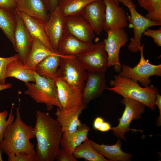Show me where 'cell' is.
Returning a JSON list of instances; mask_svg holds the SVG:
<instances>
[{"label": "cell", "mask_w": 161, "mask_h": 161, "mask_svg": "<svg viewBox=\"0 0 161 161\" xmlns=\"http://www.w3.org/2000/svg\"><path fill=\"white\" fill-rule=\"evenodd\" d=\"M36 118L33 128L37 140L35 161H54L60 147L61 126L48 112L37 110Z\"/></svg>", "instance_id": "1"}, {"label": "cell", "mask_w": 161, "mask_h": 161, "mask_svg": "<svg viewBox=\"0 0 161 161\" xmlns=\"http://www.w3.org/2000/svg\"><path fill=\"white\" fill-rule=\"evenodd\" d=\"M20 109L16 108L15 120L6 128L0 143V148L8 157L22 152L35 155L34 145L30 141L35 137L34 128L22 120Z\"/></svg>", "instance_id": "2"}, {"label": "cell", "mask_w": 161, "mask_h": 161, "mask_svg": "<svg viewBox=\"0 0 161 161\" xmlns=\"http://www.w3.org/2000/svg\"><path fill=\"white\" fill-rule=\"evenodd\" d=\"M109 84L112 87L109 90L127 97L137 100L145 104L152 110L156 109L155 100L159 90L151 85L142 88L134 79L116 75Z\"/></svg>", "instance_id": "3"}, {"label": "cell", "mask_w": 161, "mask_h": 161, "mask_svg": "<svg viewBox=\"0 0 161 161\" xmlns=\"http://www.w3.org/2000/svg\"><path fill=\"white\" fill-rule=\"evenodd\" d=\"M35 83H25L27 87L25 94L36 103H44L47 111L51 110L54 106L62 109L55 80L41 76L35 72Z\"/></svg>", "instance_id": "4"}, {"label": "cell", "mask_w": 161, "mask_h": 161, "mask_svg": "<svg viewBox=\"0 0 161 161\" xmlns=\"http://www.w3.org/2000/svg\"><path fill=\"white\" fill-rule=\"evenodd\" d=\"M117 1L122 3L129 10L130 15L127 16V18L130 22L129 27L133 29L134 36L130 38L128 49L132 52H137L140 51L139 47L141 45V40L143 32L150 27L160 26L161 24L152 21L139 14L136 10V5L131 0Z\"/></svg>", "instance_id": "5"}, {"label": "cell", "mask_w": 161, "mask_h": 161, "mask_svg": "<svg viewBox=\"0 0 161 161\" xmlns=\"http://www.w3.org/2000/svg\"><path fill=\"white\" fill-rule=\"evenodd\" d=\"M57 76L68 83L83 90L87 71L77 56L62 57Z\"/></svg>", "instance_id": "6"}, {"label": "cell", "mask_w": 161, "mask_h": 161, "mask_svg": "<svg viewBox=\"0 0 161 161\" xmlns=\"http://www.w3.org/2000/svg\"><path fill=\"white\" fill-rule=\"evenodd\" d=\"M144 44L139 47L140 58L139 63L133 68L123 64L119 75L134 79L139 81L144 87L148 86L151 82L150 77L153 75L161 76V64L154 65L145 60L143 54Z\"/></svg>", "instance_id": "7"}, {"label": "cell", "mask_w": 161, "mask_h": 161, "mask_svg": "<svg viewBox=\"0 0 161 161\" xmlns=\"http://www.w3.org/2000/svg\"><path fill=\"white\" fill-rule=\"evenodd\" d=\"M123 105H125L124 111L122 116L118 119V125L112 127L114 135L117 137L126 141L125 133L129 131L136 132L140 131L143 135V131L129 128L131 122L134 120H139L141 117V114L144 112L145 105L143 103L127 97H124L121 101Z\"/></svg>", "instance_id": "8"}, {"label": "cell", "mask_w": 161, "mask_h": 161, "mask_svg": "<svg viewBox=\"0 0 161 161\" xmlns=\"http://www.w3.org/2000/svg\"><path fill=\"white\" fill-rule=\"evenodd\" d=\"M107 37L103 41L108 56V67L113 66L116 72L120 73L122 65L119 58L121 47L128 41V35L124 28L112 29L106 31Z\"/></svg>", "instance_id": "9"}, {"label": "cell", "mask_w": 161, "mask_h": 161, "mask_svg": "<svg viewBox=\"0 0 161 161\" xmlns=\"http://www.w3.org/2000/svg\"><path fill=\"white\" fill-rule=\"evenodd\" d=\"M77 57L87 71L105 73L108 68V56L103 41L96 43L91 50Z\"/></svg>", "instance_id": "10"}, {"label": "cell", "mask_w": 161, "mask_h": 161, "mask_svg": "<svg viewBox=\"0 0 161 161\" xmlns=\"http://www.w3.org/2000/svg\"><path fill=\"white\" fill-rule=\"evenodd\" d=\"M16 21L14 33V48L18 54L19 59L26 64L33 42V38L26 27L22 19L17 13L15 14Z\"/></svg>", "instance_id": "11"}, {"label": "cell", "mask_w": 161, "mask_h": 161, "mask_svg": "<svg viewBox=\"0 0 161 161\" xmlns=\"http://www.w3.org/2000/svg\"><path fill=\"white\" fill-rule=\"evenodd\" d=\"M55 80L62 109H69L83 105L81 89L68 83L59 77Z\"/></svg>", "instance_id": "12"}, {"label": "cell", "mask_w": 161, "mask_h": 161, "mask_svg": "<svg viewBox=\"0 0 161 161\" xmlns=\"http://www.w3.org/2000/svg\"><path fill=\"white\" fill-rule=\"evenodd\" d=\"M64 31L87 43H92L95 37V33L90 24L80 14L64 17Z\"/></svg>", "instance_id": "13"}, {"label": "cell", "mask_w": 161, "mask_h": 161, "mask_svg": "<svg viewBox=\"0 0 161 161\" xmlns=\"http://www.w3.org/2000/svg\"><path fill=\"white\" fill-rule=\"evenodd\" d=\"M105 11L103 0H97L88 4L80 14L88 22L94 33L99 35L104 30Z\"/></svg>", "instance_id": "14"}, {"label": "cell", "mask_w": 161, "mask_h": 161, "mask_svg": "<svg viewBox=\"0 0 161 161\" xmlns=\"http://www.w3.org/2000/svg\"><path fill=\"white\" fill-rule=\"evenodd\" d=\"M95 44L77 38L64 31L58 45V52L63 56H78L93 49Z\"/></svg>", "instance_id": "15"}, {"label": "cell", "mask_w": 161, "mask_h": 161, "mask_svg": "<svg viewBox=\"0 0 161 161\" xmlns=\"http://www.w3.org/2000/svg\"><path fill=\"white\" fill-rule=\"evenodd\" d=\"M86 83L82 90V104L87 107L89 103L101 95L107 87L105 73L87 71Z\"/></svg>", "instance_id": "16"}, {"label": "cell", "mask_w": 161, "mask_h": 161, "mask_svg": "<svg viewBox=\"0 0 161 161\" xmlns=\"http://www.w3.org/2000/svg\"><path fill=\"white\" fill-rule=\"evenodd\" d=\"M50 13L44 26L52 49L58 52V44L64 31V17L58 6Z\"/></svg>", "instance_id": "17"}, {"label": "cell", "mask_w": 161, "mask_h": 161, "mask_svg": "<svg viewBox=\"0 0 161 161\" xmlns=\"http://www.w3.org/2000/svg\"><path fill=\"white\" fill-rule=\"evenodd\" d=\"M106 5L104 30L124 28L128 26L126 13L113 0H103Z\"/></svg>", "instance_id": "18"}, {"label": "cell", "mask_w": 161, "mask_h": 161, "mask_svg": "<svg viewBox=\"0 0 161 161\" xmlns=\"http://www.w3.org/2000/svg\"><path fill=\"white\" fill-rule=\"evenodd\" d=\"M86 107L83 105L70 109H60L57 107L55 114L56 120L61 125L63 132L70 133L75 131L81 124L80 115Z\"/></svg>", "instance_id": "19"}, {"label": "cell", "mask_w": 161, "mask_h": 161, "mask_svg": "<svg viewBox=\"0 0 161 161\" xmlns=\"http://www.w3.org/2000/svg\"><path fill=\"white\" fill-rule=\"evenodd\" d=\"M18 10L44 24L50 15L42 0H17Z\"/></svg>", "instance_id": "20"}, {"label": "cell", "mask_w": 161, "mask_h": 161, "mask_svg": "<svg viewBox=\"0 0 161 161\" xmlns=\"http://www.w3.org/2000/svg\"><path fill=\"white\" fill-rule=\"evenodd\" d=\"M90 142L96 151L109 161H129L132 157V154L124 152L121 150L122 141L119 139L112 145H105L103 143L99 144L92 140H90Z\"/></svg>", "instance_id": "21"}, {"label": "cell", "mask_w": 161, "mask_h": 161, "mask_svg": "<svg viewBox=\"0 0 161 161\" xmlns=\"http://www.w3.org/2000/svg\"><path fill=\"white\" fill-rule=\"evenodd\" d=\"M17 13L21 18L26 27L32 36L40 41L47 48L54 51L45 31L44 24L22 12L17 10Z\"/></svg>", "instance_id": "22"}, {"label": "cell", "mask_w": 161, "mask_h": 161, "mask_svg": "<svg viewBox=\"0 0 161 161\" xmlns=\"http://www.w3.org/2000/svg\"><path fill=\"white\" fill-rule=\"evenodd\" d=\"M6 78L13 77L24 83H35V72L19 58L8 64L6 70Z\"/></svg>", "instance_id": "23"}, {"label": "cell", "mask_w": 161, "mask_h": 161, "mask_svg": "<svg viewBox=\"0 0 161 161\" xmlns=\"http://www.w3.org/2000/svg\"><path fill=\"white\" fill-rule=\"evenodd\" d=\"M89 127L81 124L74 131L70 133L63 132L61 147L72 153L75 148L88 138Z\"/></svg>", "instance_id": "24"}, {"label": "cell", "mask_w": 161, "mask_h": 161, "mask_svg": "<svg viewBox=\"0 0 161 161\" xmlns=\"http://www.w3.org/2000/svg\"><path fill=\"white\" fill-rule=\"evenodd\" d=\"M67 56L59 54L48 56L36 65L34 71L41 76L55 80L58 77V68L61 58Z\"/></svg>", "instance_id": "25"}, {"label": "cell", "mask_w": 161, "mask_h": 161, "mask_svg": "<svg viewBox=\"0 0 161 161\" xmlns=\"http://www.w3.org/2000/svg\"><path fill=\"white\" fill-rule=\"evenodd\" d=\"M57 54L60 55L57 52L49 49L39 40L33 38V43L26 64L34 71L36 65L45 58Z\"/></svg>", "instance_id": "26"}, {"label": "cell", "mask_w": 161, "mask_h": 161, "mask_svg": "<svg viewBox=\"0 0 161 161\" xmlns=\"http://www.w3.org/2000/svg\"><path fill=\"white\" fill-rule=\"evenodd\" d=\"M72 153L77 159L83 158L88 161H109L93 148L88 138L77 147Z\"/></svg>", "instance_id": "27"}, {"label": "cell", "mask_w": 161, "mask_h": 161, "mask_svg": "<svg viewBox=\"0 0 161 161\" xmlns=\"http://www.w3.org/2000/svg\"><path fill=\"white\" fill-rule=\"evenodd\" d=\"M15 14L0 8V28L12 44L13 47L14 33L16 25Z\"/></svg>", "instance_id": "28"}, {"label": "cell", "mask_w": 161, "mask_h": 161, "mask_svg": "<svg viewBox=\"0 0 161 161\" xmlns=\"http://www.w3.org/2000/svg\"><path fill=\"white\" fill-rule=\"evenodd\" d=\"M97 0H60L58 7L64 17L80 14L89 4Z\"/></svg>", "instance_id": "29"}, {"label": "cell", "mask_w": 161, "mask_h": 161, "mask_svg": "<svg viewBox=\"0 0 161 161\" xmlns=\"http://www.w3.org/2000/svg\"><path fill=\"white\" fill-rule=\"evenodd\" d=\"M137 0L140 7L148 12L145 17L161 24V0Z\"/></svg>", "instance_id": "30"}, {"label": "cell", "mask_w": 161, "mask_h": 161, "mask_svg": "<svg viewBox=\"0 0 161 161\" xmlns=\"http://www.w3.org/2000/svg\"><path fill=\"white\" fill-rule=\"evenodd\" d=\"M14 103H13L8 118H6L8 114V111L4 110L0 112V143L3 141V134L7 127L13 123L14 120V116L13 113Z\"/></svg>", "instance_id": "31"}, {"label": "cell", "mask_w": 161, "mask_h": 161, "mask_svg": "<svg viewBox=\"0 0 161 161\" xmlns=\"http://www.w3.org/2000/svg\"><path fill=\"white\" fill-rule=\"evenodd\" d=\"M19 59L18 54L7 58H1L0 57V84H6V70L7 65L10 62L15 60Z\"/></svg>", "instance_id": "32"}, {"label": "cell", "mask_w": 161, "mask_h": 161, "mask_svg": "<svg viewBox=\"0 0 161 161\" xmlns=\"http://www.w3.org/2000/svg\"><path fill=\"white\" fill-rule=\"evenodd\" d=\"M55 160L57 161H77L72 153L61 147L58 149L56 154Z\"/></svg>", "instance_id": "33"}, {"label": "cell", "mask_w": 161, "mask_h": 161, "mask_svg": "<svg viewBox=\"0 0 161 161\" xmlns=\"http://www.w3.org/2000/svg\"><path fill=\"white\" fill-rule=\"evenodd\" d=\"M8 161H35V156L25 152L16 154L8 157Z\"/></svg>", "instance_id": "34"}, {"label": "cell", "mask_w": 161, "mask_h": 161, "mask_svg": "<svg viewBox=\"0 0 161 161\" xmlns=\"http://www.w3.org/2000/svg\"><path fill=\"white\" fill-rule=\"evenodd\" d=\"M0 8L15 14L18 10L17 0H0Z\"/></svg>", "instance_id": "35"}, {"label": "cell", "mask_w": 161, "mask_h": 161, "mask_svg": "<svg viewBox=\"0 0 161 161\" xmlns=\"http://www.w3.org/2000/svg\"><path fill=\"white\" fill-rule=\"evenodd\" d=\"M144 35L153 38L154 42L158 47L161 46V29L152 30L147 29L143 32Z\"/></svg>", "instance_id": "36"}, {"label": "cell", "mask_w": 161, "mask_h": 161, "mask_svg": "<svg viewBox=\"0 0 161 161\" xmlns=\"http://www.w3.org/2000/svg\"><path fill=\"white\" fill-rule=\"evenodd\" d=\"M47 9L50 13L58 6L60 0H42Z\"/></svg>", "instance_id": "37"}, {"label": "cell", "mask_w": 161, "mask_h": 161, "mask_svg": "<svg viewBox=\"0 0 161 161\" xmlns=\"http://www.w3.org/2000/svg\"><path fill=\"white\" fill-rule=\"evenodd\" d=\"M155 104L158 107L160 113L157 119V124L158 126H160L161 125V96L158 93L157 94Z\"/></svg>", "instance_id": "38"}, {"label": "cell", "mask_w": 161, "mask_h": 161, "mask_svg": "<svg viewBox=\"0 0 161 161\" xmlns=\"http://www.w3.org/2000/svg\"><path fill=\"white\" fill-rule=\"evenodd\" d=\"M110 124L107 121H104L100 126L98 130L102 132L108 131L112 129Z\"/></svg>", "instance_id": "39"}, {"label": "cell", "mask_w": 161, "mask_h": 161, "mask_svg": "<svg viewBox=\"0 0 161 161\" xmlns=\"http://www.w3.org/2000/svg\"><path fill=\"white\" fill-rule=\"evenodd\" d=\"M104 121V119L100 117H98L94 120L93 124V128L98 130L100 125Z\"/></svg>", "instance_id": "40"}, {"label": "cell", "mask_w": 161, "mask_h": 161, "mask_svg": "<svg viewBox=\"0 0 161 161\" xmlns=\"http://www.w3.org/2000/svg\"><path fill=\"white\" fill-rule=\"evenodd\" d=\"M12 86V85L10 83H8L4 85L0 84V91L11 88Z\"/></svg>", "instance_id": "41"}, {"label": "cell", "mask_w": 161, "mask_h": 161, "mask_svg": "<svg viewBox=\"0 0 161 161\" xmlns=\"http://www.w3.org/2000/svg\"><path fill=\"white\" fill-rule=\"evenodd\" d=\"M3 152V151L0 148V161H2V154Z\"/></svg>", "instance_id": "42"}, {"label": "cell", "mask_w": 161, "mask_h": 161, "mask_svg": "<svg viewBox=\"0 0 161 161\" xmlns=\"http://www.w3.org/2000/svg\"><path fill=\"white\" fill-rule=\"evenodd\" d=\"M115 3L118 5H119L118 2L117 1V0H113Z\"/></svg>", "instance_id": "43"}]
</instances>
